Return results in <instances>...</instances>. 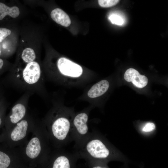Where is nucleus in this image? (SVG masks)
Masks as SVG:
<instances>
[{
	"label": "nucleus",
	"mask_w": 168,
	"mask_h": 168,
	"mask_svg": "<svg viewBox=\"0 0 168 168\" xmlns=\"http://www.w3.org/2000/svg\"><path fill=\"white\" fill-rule=\"evenodd\" d=\"M2 123V120L1 117L0 116V125Z\"/></svg>",
	"instance_id": "obj_23"
},
{
	"label": "nucleus",
	"mask_w": 168,
	"mask_h": 168,
	"mask_svg": "<svg viewBox=\"0 0 168 168\" xmlns=\"http://www.w3.org/2000/svg\"><path fill=\"white\" fill-rule=\"evenodd\" d=\"M57 65L59 72L65 76L78 77L83 72L82 68L80 65L64 57L58 59Z\"/></svg>",
	"instance_id": "obj_5"
},
{
	"label": "nucleus",
	"mask_w": 168,
	"mask_h": 168,
	"mask_svg": "<svg viewBox=\"0 0 168 168\" xmlns=\"http://www.w3.org/2000/svg\"><path fill=\"white\" fill-rule=\"evenodd\" d=\"M89 168H109L105 162L97 161L88 162Z\"/></svg>",
	"instance_id": "obj_18"
},
{
	"label": "nucleus",
	"mask_w": 168,
	"mask_h": 168,
	"mask_svg": "<svg viewBox=\"0 0 168 168\" xmlns=\"http://www.w3.org/2000/svg\"><path fill=\"white\" fill-rule=\"evenodd\" d=\"M28 126V123L26 120H22L17 123L11 133L12 139L17 141L23 138L26 135Z\"/></svg>",
	"instance_id": "obj_11"
},
{
	"label": "nucleus",
	"mask_w": 168,
	"mask_h": 168,
	"mask_svg": "<svg viewBox=\"0 0 168 168\" xmlns=\"http://www.w3.org/2000/svg\"><path fill=\"white\" fill-rule=\"evenodd\" d=\"M11 30L5 28H0V42H2L11 34Z\"/></svg>",
	"instance_id": "obj_19"
},
{
	"label": "nucleus",
	"mask_w": 168,
	"mask_h": 168,
	"mask_svg": "<svg viewBox=\"0 0 168 168\" xmlns=\"http://www.w3.org/2000/svg\"><path fill=\"white\" fill-rule=\"evenodd\" d=\"M124 77L128 82H131L136 87L142 88L147 84L148 80L144 75H141L138 72L133 68H129L125 72Z\"/></svg>",
	"instance_id": "obj_7"
},
{
	"label": "nucleus",
	"mask_w": 168,
	"mask_h": 168,
	"mask_svg": "<svg viewBox=\"0 0 168 168\" xmlns=\"http://www.w3.org/2000/svg\"><path fill=\"white\" fill-rule=\"evenodd\" d=\"M1 50H0V56L1 55Z\"/></svg>",
	"instance_id": "obj_24"
},
{
	"label": "nucleus",
	"mask_w": 168,
	"mask_h": 168,
	"mask_svg": "<svg viewBox=\"0 0 168 168\" xmlns=\"http://www.w3.org/2000/svg\"><path fill=\"white\" fill-rule=\"evenodd\" d=\"M109 19L114 24L121 25L124 23V21L122 17L116 14L111 15L109 16Z\"/></svg>",
	"instance_id": "obj_17"
},
{
	"label": "nucleus",
	"mask_w": 168,
	"mask_h": 168,
	"mask_svg": "<svg viewBox=\"0 0 168 168\" xmlns=\"http://www.w3.org/2000/svg\"><path fill=\"white\" fill-rule=\"evenodd\" d=\"M118 0H99V5L103 7H109L116 5L119 2Z\"/></svg>",
	"instance_id": "obj_16"
},
{
	"label": "nucleus",
	"mask_w": 168,
	"mask_h": 168,
	"mask_svg": "<svg viewBox=\"0 0 168 168\" xmlns=\"http://www.w3.org/2000/svg\"><path fill=\"white\" fill-rule=\"evenodd\" d=\"M50 16L54 21L63 26L68 27L71 24L69 16L60 8H56L53 10L51 12Z\"/></svg>",
	"instance_id": "obj_10"
},
{
	"label": "nucleus",
	"mask_w": 168,
	"mask_h": 168,
	"mask_svg": "<svg viewBox=\"0 0 168 168\" xmlns=\"http://www.w3.org/2000/svg\"><path fill=\"white\" fill-rule=\"evenodd\" d=\"M77 157L66 153L57 157L51 168H76Z\"/></svg>",
	"instance_id": "obj_8"
},
{
	"label": "nucleus",
	"mask_w": 168,
	"mask_h": 168,
	"mask_svg": "<svg viewBox=\"0 0 168 168\" xmlns=\"http://www.w3.org/2000/svg\"><path fill=\"white\" fill-rule=\"evenodd\" d=\"M110 85L106 80H102L93 85L87 92L88 96L93 98L99 97L105 94L108 90Z\"/></svg>",
	"instance_id": "obj_9"
},
{
	"label": "nucleus",
	"mask_w": 168,
	"mask_h": 168,
	"mask_svg": "<svg viewBox=\"0 0 168 168\" xmlns=\"http://www.w3.org/2000/svg\"><path fill=\"white\" fill-rule=\"evenodd\" d=\"M72 122L65 116H60L53 121L51 126L53 135L58 140L67 142L72 138Z\"/></svg>",
	"instance_id": "obj_3"
},
{
	"label": "nucleus",
	"mask_w": 168,
	"mask_h": 168,
	"mask_svg": "<svg viewBox=\"0 0 168 168\" xmlns=\"http://www.w3.org/2000/svg\"><path fill=\"white\" fill-rule=\"evenodd\" d=\"M80 152L81 157L88 162H103L110 155V151L101 140L89 136L80 144Z\"/></svg>",
	"instance_id": "obj_2"
},
{
	"label": "nucleus",
	"mask_w": 168,
	"mask_h": 168,
	"mask_svg": "<svg viewBox=\"0 0 168 168\" xmlns=\"http://www.w3.org/2000/svg\"><path fill=\"white\" fill-rule=\"evenodd\" d=\"M4 64V61L1 58H0V75L1 74V70L2 69Z\"/></svg>",
	"instance_id": "obj_22"
},
{
	"label": "nucleus",
	"mask_w": 168,
	"mask_h": 168,
	"mask_svg": "<svg viewBox=\"0 0 168 168\" xmlns=\"http://www.w3.org/2000/svg\"><path fill=\"white\" fill-rule=\"evenodd\" d=\"M31 94L28 92L25 93L13 106L9 116L12 123H17L24 117L26 112V106Z\"/></svg>",
	"instance_id": "obj_6"
},
{
	"label": "nucleus",
	"mask_w": 168,
	"mask_h": 168,
	"mask_svg": "<svg viewBox=\"0 0 168 168\" xmlns=\"http://www.w3.org/2000/svg\"><path fill=\"white\" fill-rule=\"evenodd\" d=\"M20 14L18 7L13 6L9 7L5 4L0 2V20H2L7 15H8L13 18L18 17Z\"/></svg>",
	"instance_id": "obj_13"
},
{
	"label": "nucleus",
	"mask_w": 168,
	"mask_h": 168,
	"mask_svg": "<svg viewBox=\"0 0 168 168\" xmlns=\"http://www.w3.org/2000/svg\"><path fill=\"white\" fill-rule=\"evenodd\" d=\"M3 85V83L0 81V100L4 97V90Z\"/></svg>",
	"instance_id": "obj_21"
},
{
	"label": "nucleus",
	"mask_w": 168,
	"mask_h": 168,
	"mask_svg": "<svg viewBox=\"0 0 168 168\" xmlns=\"http://www.w3.org/2000/svg\"><path fill=\"white\" fill-rule=\"evenodd\" d=\"M43 77L39 63L34 61L27 63L23 69H18L7 76L5 82H7V83L25 93L39 95L42 91Z\"/></svg>",
	"instance_id": "obj_1"
},
{
	"label": "nucleus",
	"mask_w": 168,
	"mask_h": 168,
	"mask_svg": "<svg viewBox=\"0 0 168 168\" xmlns=\"http://www.w3.org/2000/svg\"><path fill=\"white\" fill-rule=\"evenodd\" d=\"M41 150V147L39 139L36 137L32 138L28 144L26 154L31 159L36 158L40 154Z\"/></svg>",
	"instance_id": "obj_12"
},
{
	"label": "nucleus",
	"mask_w": 168,
	"mask_h": 168,
	"mask_svg": "<svg viewBox=\"0 0 168 168\" xmlns=\"http://www.w3.org/2000/svg\"><path fill=\"white\" fill-rule=\"evenodd\" d=\"M88 119L87 114L82 112L77 114L72 122V138L76 139L78 143L82 142L89 136Z\"/></svg>",
	"instance_id": "obj_4"
},
{
	"label": "nucleus",
	"mask_w": 168,
	"mask_h": 168,
	"mask_svg": "<svg viewBox=\"0 0 168 168\" xmlns=\"http://www.w3.org/2000/svg\"><path fill=\"white\" fill-rule=\"evenodd\" d=\"M155 125L152 123H147L142 128L143 131L146 132H151L155 129Z\"/></svg>",
	"instance_id": "obj_20"
},
{
	"label": "nucleus",
	"mask_w": 168,
	"mask_h": 168,
	"mask_svg": "<svg viewBox=\"0 0 168 168\" xmlns=\"http://www.w3.org/2000/svg\"><path fill=\"white\" fill-rule=\"evenodd\" d=\"M10 163L9 157L6 153L0 151V168H7Z\"/></svg>",
	"instance_id": "obj_15"
},
{
	"label": "nucleus",
	"mask_w": 168,
	"mask_h": 168,
	"mask_svg": "<svg viewBox=\"0 0 168 168\" xmlns=\"http://www.w3.org/2000/svg\"><path fill=\"white\" fill-rule=\"evenodd\" d=\"M36 58L34 50L30 48L25 49L21 54V58L23 61L27 63L35 61Z\"/></svg>",
	"instance_id": "obj_14"
}]
</instances>
